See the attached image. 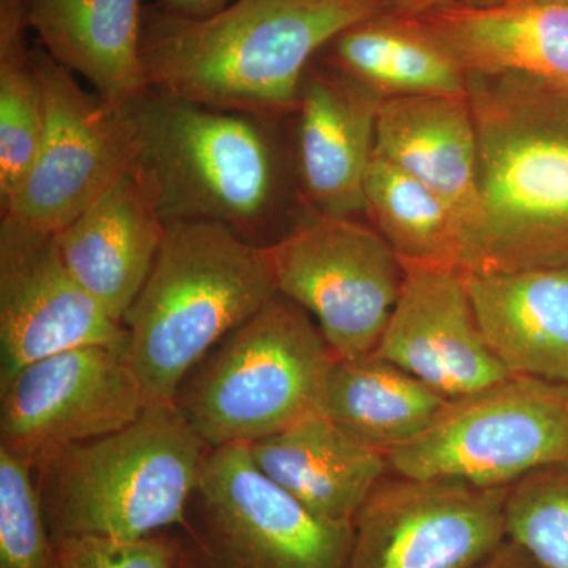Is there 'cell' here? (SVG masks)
<instances>
[{"label":"cell","instance_id":"6da1fadb","mask_svg":"<svg viewBox=\"0 0 568 568\" xmlns=\"http://www.w3.org/2000/svg\"><path fill=\"white\" fill-rule=\"evenodd\" d=\"M130 171L164 226L212 223L274 245L306 207L280 119L148 91L118 110Z\"/></svg>","mask_w":568,"mask_h":568},{"label":"cell","instance_id":"7a4b0ae2","mask_svg":"<svg viewBox=\"0 0 568 568\" xmlns=\"http://www.w3.org/2000/svg\"><path fill=\"white\" fill-rule=\"evenodd\" d=\"M477 130V213L459 246L465 274L568 264V88L467 73Z\"/></svg>","mask_w":568,"mask_h":568},{"label":"cell","instance_id":"3957f363","mask_svg":"<svg viewBox=\"0 0 568 568\" xmlns=\"http://www.w3.org/2000/svg\"><path fill=\"white\" fill-rule=\"evenodd\" d=\"M383 13L376 0H234L201 20L151 9L142 20L145 82L204 106L284 121L320 52Z\"/></svg>","mask_w":568,"mask_h":568},{"label":"cell","instance_id":"277c9868","mask_svg":"<svg viewBox=\"0 0 568 568\" xmlns=\"http://www.w3.org/2000/svg\"><path fill=\"white\" fill-rule=\"evenodd\" d=\"M278 295L267 246L212 223L166 226L123 327L149 403H174L183 381Z\"/></svg>","mask_w":568,"mask_h":568},{"label":"cell","instance_id":"5b68a950","mask_svg":"<svg viewBox=\"0 0 568 568\" xmlns=\"http://www.w3.org/2000/svg\"><path fill=\"white\" fill-rule=\"evenodd\" d=\"M209 450L175 403H149L125 428L54 452L33 467L52 541L183 528Z\"/></svg>","mask_w":568,"mask_h":568},{"label":"cell","instance_id":"8992f818","mask_svg":"<svg viewBox=\"0 0 568 568\" xmlns=\"http://www.w3.org/2000/svg\"><path fill=\"white\" fill-rule=\"evenodd\" d=\"M335 361L313 317L278 294L186 376L174 403L209 447L250 446L320 413Z\"/></svg>","mask_w":568,"mask_h":568},{"label":"cell","instance_id":"52a82bcc","mask_svg":"<svg viewBox=\"0 0 568 568\" xmlns=\"http://www.w3.org/2000/svg\"><path fill=\"white\" fill-rule=\"evenodd\" d=\"M396 476L508 488L544 467L568 465V386L510 376L450 399L413 443L388 452Z\"/></svg>","mask_w":568,"mask_h":568},{"label":"cell","instance_id":"ba28073f","mask_svg":"<svg viewBox=\"0 0 568 568\" xmlns=\"http://www.w3.org/2000/svg\"><path fill=\"white\" fill-rule=\"evenodd\" d=\"M183 529L203 568H345L354 538V523L302 506L244 444L209 450Z\"/></svg>","mask_w":568,"mask_h":568},{"label":"cell","instance_id":"9c48e42d","mask_svg":"<svg viewBox=\"0 0 568 568\" xmlns=\"http://www.w3.org/2000/svg\"><path fill=\"white\" fill-rule=\"evenodd\" d=\"M267 248L278 294L313 317L336 358L375 353L405 276L375 227L308 212Z\"/></svg>","mask_w":568,"mask_h":568},{"label":"cell","instance_id":"30bf717a","mask_svg":"<svg viewBox=\"0 0 568 568\" xmlns=\"http://www.w3.org/2000/svg\"><path fill=\"white\" fill-rule=\"evenodd\" d=\"M508 488L384 478L354 519L345 568H477L506 534Z\"/></svg>","mask_w":568,"mask_h":568},{"label":"cell","instance_id":"8fae6325","mask_svg":"<svg viewBox=\"0 0 568 568\" xmlns=\"http://www.w3.org/2000/svg\"><path fill=\"white\" fill-rule=\"evenodd\" d=\"M145 406L125 349L74 347L0 384V447L36 467L63 447L125 428Z\"/></svg>","mask_w":568,"mask_h":568},{"label":"cell","instance_id":"7c38bea8","mask_svg":"<svg viewBox=\"0 0 568 568\" xmlns=\"http://www.w3.org/2000/svg\"><path fill=\"white\" fill-rule=\"evenodd\" d=\"M43 85V138L31 170L2 215L59 233L129 170L118 110L81 88L43 48H33Z\"/></svg>","mask_w":568,"mask_h":568},{"label":"cell","instance_id":"4fadbf2b","mask_svg":"<svg viewBox=\"0 0 568 568\" xmlns=\"http://www.w3.org/2000/svg\"><path fill=\"white\" fill-rule=\"evenodd\" d=\"M93 345L126 351L129 334L71 274L54 234L2 215L0 384L41 358Z\"/></svg>","mask_w":568,"mask_h":568},{"label":"cell","instance_id":"5bb4252c","mask_svg":"<svg viewBox=\"0 0 568 568\" xmlns=\"http://www.w3.org/2000/svg\"><path fill=\"white\" fill-rule=\"evenodd\" d=\"M402 264V291L375 354L448 402L510 377L481 334L465 272L448 264Z\"/></svg>","mask_w":568,"mask_h":568},{"label":"cell","instance_id":"9a60e30c","mask_svg":"<svg viewBox=\"0 0 568 568\" xmlns=\"http://www.w3.org/2000/svg\"><path fill=\"white\" fill-rule=\"evenodd\" d=\"M381 97L331 67L306 70L291 118L298 192L310 211L357 219L376 151Z\"/></svg>","mask_w":568,"mask_h":568},{"label":"cell","instance_id":"2e32d148","mask_svg":"<svg viewBox=\"0 0 568 568\" xmlns=\"http://www.w3.org/2000/svg\"><path fill=\"white\" fill-rule=\"evenodd\" d=\"M164 234L166 226L129 168L54 235L74 278L122 324L151 274Z\"/></svg>","mask_w":568,"mask_h":568},{"label":"cell","instance_id":"e0dca14e","mask_svg":"<svg viewBox=\"0 0 568 568\" xmlns=\"http://www.w3.org/2000/svg\"><path fill=\"white\" fill-rule=\"evenodd\" d=\"M465 276L481 334L508 373L568 386V264Z\"/></svg>","mask_w":568,"mask_h":568},{"label":"cell","instance_id":"ac0fdd59","mask_svg":"<svg viewBox=\"0 0 568 568\" xmlns=\"http://www.w3.org/2000/svg\"><path fill=\"white\" fill-rule=\"evenodd\" d=\"M256 466L317 517L354 523L386 478L387 454L324 414L250 444Z\"/></svg>","mask_w":568,"mask_h":568},{"label":"cell","instance_id":"d6986e66","mask_svg":"<svg viewBox=\"0 0 568 568\" xmlns=\"http://www.w3.org/2000/svg\"><path fill=\"white\" fill-rule=\"evenodd\" d=\"M416 18L467 73L521 74L568 88V0L455 3Z\"/></svg>","mask_w":568,"mask_h":568},{"label":"cell","instance_id":"ffe728a7","mask_svg":"<svg viewBox=\"0 0 568 568\" xmlns=\"http://www.w3.org/2000/svg\"><path fill=\"white\" fill-rule=\"evenodd\" d=\"M376 152L439 194L457 215L463 239L478 203L477 130L469 95L381 100Z\"/></svg>","mask_w":568,"mask_h":568},{"label":"cell","instance_id":"44dd1931","mask_svg":"<svg viewBox=\"0 0 568 568\" xmlns=\"http://www.w3.org/2000/svg\"><path fill=\"white\" fill-rule=\"evenodd\" d=\"M24 14L40 47L114 110L148 91L141 0H24Z\"/></svg>","mask_w":568,"mask_h":568},{"label":"cell","instance_id":"7402d4cb","mask_svg":"<svg viewBox=\"0 0 568 568\" xmlns=\"http://www.w3.org/2000/svg\"><path fill=\"white\" fill-rule=\"evenodd\" d=\"M381 99L466 95L467 71L437 37L406 14L383 13L351 26L316 59Z\"/></svg>","mask_w":568,"mask_h":568},{"label":"cell","instance_id":"603a6c76","mask_svg":"<svg viewBox=\"0 0 568 568\" xmlns=\"http://www.w3.org/2000/svg\"><path fill=\"white\" fill-rule=\"evenodd\" d=\"M447 403L406 369L372 353L336 358L320 413L388 454L424 435Z\"/></svg>","mask_w":568,"mask_h":568},{"label":"cell","instance_id":"cb8c5ba5","mask_svg":"<svg viewBox=\"0 0 568 568\" xmlns=\"http://www.w3.org/2000/svg\"><path fill=\"white\" fill-rule=\"evenodd\" d=\"M365 215L399 260L458 267L462 227L455 212L376 151L365 179Z\"/></svg>","mask_w":568,"mask_h":568},{"label":"cell","instance_id":"d4e9b609","mask_svg":"<svg viewBox=\"0 0 568 568\" xmlns=\"http://www.w3.org/2000/svg\"><path fill=\"white\" fill-rule=\"evenodd\" d=\"M24 0H0V209L6 211L31 170L47 108L26 41Z\"/></svg>","mask_w":568,"mask_h":568},{"label":"cell","instance_id":"484cf974","mask_svg":"<svg viewBox=\"0 0 568 568\" xmlns=\"http://www.w3.org/2000/svg\"><path fill=\"white\" fill-rule=\"evenodd\" d=\"M506 534L540 568H568V465L544 467L508 487Z\"/></svg>","mask_w":568,"mask_h":568},{"label":"cell","instance_id":"4316f807","mask_svg":"<svg viewBox=\"0 0 568 568\" xmlns=\"http://www.w3.org/2000/svg\"><path fill=\"white\" fill-rule=\"evenodd\" d=\"M52 548L33 466L0 447V568H48Z\"/></svg>","mask_w":568,"mask_h":568},{"label":"cell","instance_id":"83f0119b","mask_svg":"<svg viewBox=\"0 0 568 568\" xmlns=\"http://www.w3.org/2000/svg\"><path fill=\"white\" fill-rule=\"evenodd\" d=\"M181 549L166 534L141 540L71 537L54 541L48 568H175Z\"/></svg>","mask_w":568,"mask_h":568},{"label":"cell","instance_id":"f1b7e54d","mask_svg":"<svg viewBox=\"0 0 568 568\" xmlns=\"http://www.w3.org/2000/svg\"><path fill=\"white\" fill-rule=\"evenodd\" d=\"M234 0H156L153 10L175 18H189V20H201L219 13Z\"/></svg>","mask_w":568,"mask_h":568},{"label":"cell","instance_id":"f546056e","mask_svg":"<svg viewBox=\"0 0 568 568\" xmlns=\"http://www.w3.org/2000/svg\"><path fill=\"white\" fill-rule=\"evenodd\" d=\"M477 568H540L515 541L507 540Z\"/></svg>","mask_w":568,"mask_h":568},{"label":"cell","instance_id":"4dcf8cb0","mask_svg":"<svg viewBox=\"0 0 568 568\" xmlns=\"http://www.w3.org/2000/svg\"><path fill=\"white\" fill-rule=\"evenodd\" d=\"M384 13L406 14V17H418L428 11L444 9L455 6L465 0H376Z\"/></svg>","mask_w":568,"mask_h":568},{"label":"cell","instance_id":"1f68e13d","mask_svg":"<svg viewBox=\"0 0 568 568\" xmlns=\"http://www.w3.org/2000/svg\"><path fill=\"white\" fill-rule=\"evenodd\" d=\"M175 568H203L201 564L197 562L196 558L192 555V551H185V549H181V555H179L178 566Z\"/></svg>","mask_w":568,"mask_h":568},{"label":"cell","instance_id":"d6a6232c","mask_svg":"<svg viewBox=\"0 0 568 568\" xmlns=\"http://www.w3.org/2000/svg\"><path fill=\"white\" fill-rule=\"evenodd\" d=\"M511 2H537V0H465V6H499V3H511Z\"/></svg>","mask_w":568,"mask_h":568}]
</instances>
